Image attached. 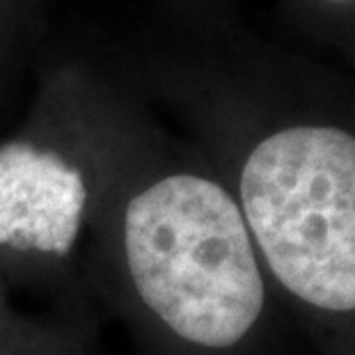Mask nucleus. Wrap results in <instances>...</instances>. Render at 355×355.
Segmentation results:
<instances>
[{"label":"nucleus","mask_w":355,"mask_h":355,"mask_svg":"<svg viewBox=\"0 0 355 355\" xmlns=\"http://www.w3.org/2000/svg\"><path fill=\"white\" fill-rule=\"evenodd\" d=\"M239 207L254 248L291 296L355 309V135L289 126L248 154Z\"/></svg>","instance_id":"nucleus-2"},{"label":"nucleus","mask_w":355,"mask_h":355,"mask_svg":"<svg viewBox=\"0 0 355 355\" xmlns=\"http://www.w3.org/2000/svg\"><path fill=\"white\" fill-rule=\"evenodd\" d=\"M94 200L67 154L26 138L0 142V263H67L89 236Z\"/></svg>","instance_id":"nucleus-3"},{"label":"nucleus","mask_w":355,"mask_h":355,"mask_svg":"<svg viewBox=\"0 0 355 355\" xmlns=\"http://www.w3.org/2000/svg\"><path fill=\"white\" fill-rule=\"evenodd\" d=\"M0 355H5V353H3V346H0Z\"/></svg>","instance_id":"nucleus-6"},{"label":"nucleus","mask_w":355,"mask_h":355,"mask_svg":"<svg viewBox=\"0 0 355 355\" xmlns=\"http://www.w3.org/2000/svg\"><path fill=\"white\" fill-rule=\"evenodd\" d=\"M0 314H3V289H0Z\"/></svg>","instance_id":"nucleus-4"},{"label":"nucleus","mask_w":355,"mask_h":355,"mask_svg":"<svg viewBox=\"0 0 355 355\" xmlns=\"http://www.w3.org/2000/svg\"><path fill=\"white\" fill-rule=\"evenodd\" d=\"M89 227L112 291L140 330L227 351L266 305L259 252L234 195L198 172H165L105 200Z\"/></svg>","instance_id":"nucleus-1"},{"label":"nucleus","mask_w":355,"mask_h":355,"mask_svg":"<svg viewBox=\"0 0 355 355\" xmlns=\"http://www.w3.org/2000/svg\"><path fill=\"white\" fill-rule=\"evenodd\" d=\"M332 3H351V0H332Z\"/></svg>","instance_id":"nucleus-5"}]
</instances>
